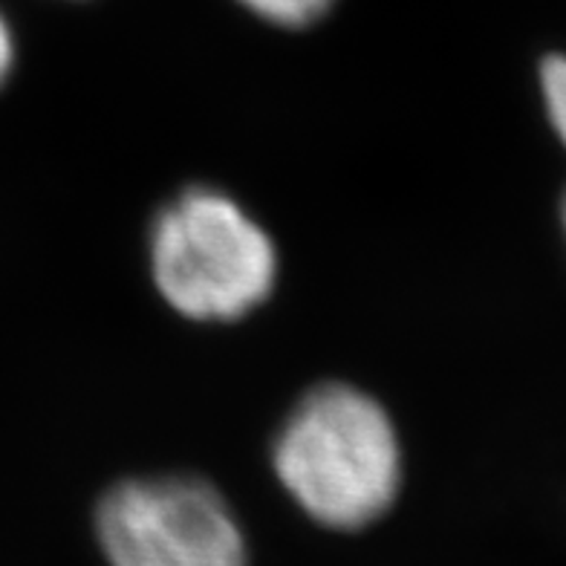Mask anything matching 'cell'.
<instances>
[{
  "instance_id": "8992f818",
  "label": "cell",
  "mask_w": 566,
  "mask_h": 566,
  "mask_svg": "<svg viewBox=\"0 0 566 566\" xmlns=\"http://www.w3.org/2000/svg\"><path fill=\"white\" fill-rule=\"evenodd\" d=\"M12 61H15V41H12L7 21L0 18V84H3V78L12 70Z\"/></svg>"
},
{
  "instance_id": "3957f363",
  "label": "cell",
  "mask_w": 566,
  "mask_h": 566,
  "mask_svg": "<svg viewBox=\"0 0 566 566\" xmlns=\"http://www.w3.org/2000/svg\"><path fill=\"white\" fill-rule=\"evenodd\" d=\"M96 532L111 566H249L240 523L195 478L119 483L98 506Z\"/></svg>"
},
{
  "instance_id": "277c9868",
  "label": "cell",
  "mask_w": 566,
  "mask_h": 566,
  "mask_svg": "<svg viewBox=\"0 0 566 566\" xmlns=\"http://www.w3.org/2000/svg\"><path fill=\"white\" fill-rule=\"evenodd\" d=\"M537 82H541V98L549 127L566 148V53L544 55L537 67Z\"/></svg>"
},
{
  "instance_id": "7a4b0ae2",
  "label": "cell",
  "mask_w": 566,
  "mask_h": 566,
  "mask_svg": "<svg viewBox=\"0 0 566 566\" xmlns=\"http://www.w3.org/2000/svg\"><path fill=\"white\" fill-rule=\"evenodd\" d=\"M150 266L163 298L195 321H234L269 298L277 258L266 231L220 191L191 188L154 223Z\"/></svg>"
},
{
  "instance_id": "52a82bcc",
  "label": "cell",
  "mask_w": 566,
  "mask_h": 566,
  "mask_svg": "<svg viewBox=\"0 0 566 566\" xmlns=\"http://www.w3.org/2000/svg\"><path fill=\"white\" fill-rule=\"evenodd\" d=\"M560 226H564V238H566V191H564V200H560Z\"/></svg>"
},
{
  "instance_id": "5b68a950",
  "label": "cell",
  "mask_w": 566,
  "mask_h": 566,
  "mask_svg": "<svg viewBox=\"0 0 566 566\" xmlns=\"http://www.w3.org/2000/svg\"><path fill=\"white\" fill-rule=\"evenodd\" d=\"M240 3L252 9L254 15H261L263 21L290 27V30L310 27L333 7V0H240Z\"/></svg>"
},
{
  "instance_id": "6da1fadb",
  "label": "cell",
  "mask_w": 566,
  "mask_h": 566,
  "mask_svg": "<svg viewBox=\"0 0 566 566\" xmlns=\"http://www.w3.org/2000/svg\"><path fill=\"white\" fill-rule=\"evenodd\" d=\"M275 471L313 521L358 530L388 512L399 492V437L376 399L324 385L301 399L277 433Z\"/></svg>"
}]
</instances>
